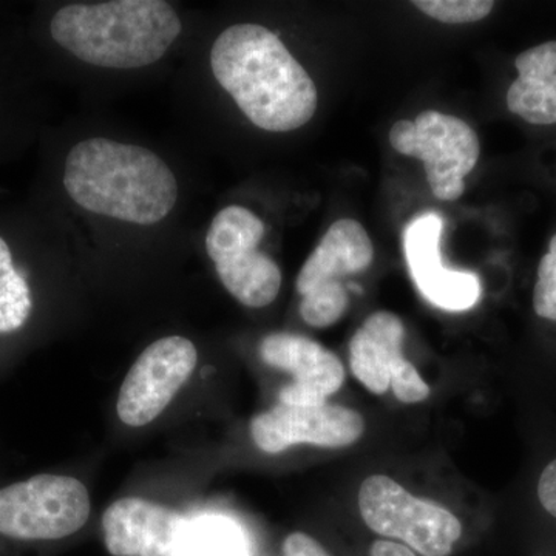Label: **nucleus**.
I'll use <instances>...</instances> for the list:
<instances>
[{"instance_id": "1", "label": "nucleus", "mask_w": 556, "mask_h": 556, "mask_svg": "<svg viewBox=\"0 0 556 556\" xmlns=\"http://www.w3.org/2000/svg\"><path fill=\"white\" fill-rule=\"evenodd\" d=\"M211 67L219 86L260 129H300L316 113V84L276 33L262 25H232L219 33Z\"/></svg>"}, {"instance_id": "2", "label": "nucleus", "mask_w": 556, "mask_h": 556, "mask_svg": "<svg viewBox=\"0 0 556 556\" xmlns=\"http://www.w3.org/2000/svg\"><path fill=\"white\" fill-rule=\"evenodd\" d=\"M64 188L86 211L142 226L163 222L178 200L177 178L156 153L105 138L70 150Z\"/></svg>"}, {"instance_id": "3", "label": "nucleus", "mask_w": 556, "mask_h": 556, "mask_svg": "<svg viewBox=\"0 0 556 556\" xmlns=\"http://www.w3.org/2000/svg\"><path fill=\"white\" fill-rule=\"evenodd\" d=\"M182 30L163 0H112L62 7L50 24L51 38L73 56L102 68L155 64Z\"/></svg>"}, {"instance_id": "4", "label": "nucleus", "mask_w": 556, "mask_h": 556, "mask_svg": "<svg viewBox=\"0 0 556 556\" xmlns=\"http://www.w3.org/2000/svg\"><path fill=\"white\" fill-rule=\"evenodd\" d=\"M263 237L262 219L243 206L223 208L207 230L206 251L223 287L249 308L270 305L281 288L277 263L258 251Z\"/></svg>"}, {"instance_id": "5", "label": "nucleus", "mask_w": 556, "mask_h": 556, "mask_svg": "<svg viewBox=\"0 0 556 556\" xmlns=\"http://www.w3.org/2000/svg\"><path fill=\"white\" fill-rule=\"evenodd\" d=\"M91 504L86 485L64 475H38L0 489V535L53 541L86 526Z\"/></svg>"}, {"instance_id": "6", "label": "nucleus", "mask_w": 556, "mask_h": 556, "mask_svg": "<svg viewBox=\"0 0 556 556\" xmlns=\"http://www.w3.org/2000/svg\"><path fill=\"white\" fill-rule=\"evenodd\" d=\"M358 508L372 532L404 541L422 556H448L463 535V526L452 511L413 496L382 475L362 482Z\"/></svg>"}, {"instance_id": "7", "label": "nucleus", "mask_w": 556, "mask_h": 556, "mask_svg": "<svg viewBox=\"0 0 556 556\" xmlns=\"http://www.w3.org/2000/svg\"><path fill=\"white\" fill-rule=\"evenodd\" d=\"M390 142L402 155L422 161L431 192L442 201L463 197L464 178L481 155L477 131L466 121L434 110H426L415 121H397L391 127Z\"/></svg>"}, {"instance_id": "8", "label": "nucleus", "mask_w": 556, "mask_h": 556, "mask_svg": "<svg viewBox=\"0 0 556 556\" xmlns=\"http://www.w3.org/2000/svg\"><path fill=\"white\" fill-rule=\"evenodd\" d=\"M197 364V348L186 338H164L146 348L121 386L119 419L129 427L155 420L188 382Z\"/></svg>"}, {"instance_id": "9", "label": "nucleus", "mask_w": 556, "mask_h": 556, "mask_svg": "<svg viewBox=\"0 0 556 556\" xmlns=\"http://www.w3.org/2000/svg\"><path fill=\"white\" fill-rule=\"evenodd\" d=\"M365 431L361 413L340 405L278 404L260 413L251 422L255 445L266 453L283 452L291 445L343 448L353 445Z\"/></svg>"}, {"instance_id": "10", "label": "nucleus", "mask_w": 556, "mask_h": 556, "mask_svg": "<svg viewBox=\"0 0 556 556\" xmlns=\"http://www.w3.org/2000/svg\"><path fill=\"white\" fill-rule=\"evenodd\" d=\"M190 522L141 497H123L104 511L102 532L113 556H185Z\"/></svg>"}, {"instance_id": "11", "label": "nucleus", "mask_w": 556, "mask_h": 556, "mask_svg": "<svg viewBox=\"0 0 556 556\" xmlns=\"http://www.w3.org/2000/svg\"><path fill=\"white\" fill-rule=\"evenodd\" d=\"M260 356L269 367L294 376L280 391V404L324 405L345 380V367L316 340L291 332H274L260 343Z\"/></svg>"}, {"instance_id": "12", "label": "nucleus", "mask_w": 556, "mask_h": 556, "mask_svg": "<svg viewBox=\"0 0 556 556\" xmlns=\"http://www.w3.org/2000/svg\"><path fill=\"white\" fill-rule=\"evenodd\" d=\"M442 229L444 219L437 214L420 215L409 223L404 237L409 274L420 294L438 308H473L481 299V283L475 274L444 268L439 249Z\"/></svg>"}, {"instance_id": "13", "label": "nucleus", "mask_w": 556, "mask_h": 556, "mask_svg": "<svg viewBox=\"0 0 556 556\" xmlns=\"http://www.w3.org/2000/svg\"><path fill=\"white\" fill-rule=\"evenodd\" d=\"M375 248L364 226L356 219L336 222L306 260L295 281L300 295L317 285L342 281L343 277L364 273L371 266Z\"/></svg>"}, {"instance_id": "14", "label": "nucleus", "mask_w": 556, "mask_h": 556, "mask_svg": "<svg viewBox=\"0 0 556 556\" xmlns=\"http://www.w3.org/2000/svg\"><path fill=\"white\" fill-rule=\"evenodd\" d=\"M405 328L396 314H371L350 342V365L358 382L375 394H386L394 365L404 357Z\"/></svg>"}, {"instance_id": "15", "label": "nucleus", "mask_w": 556, "mask_h": 556, "mask_svg": "<svg viewBox=\"0 0 556 556\" xmlns=\"http://www.w3.org/2000/svg\"><path fill=\"white\" fill-rule=\"evenodd\" d=\"M518 78L507 91V108L535 126L556 124V40L522 51Z\"/></svg>"}, {"instance_id": "16", "label": "nucleus", "mask_w": 556, "mask_h": 556, "mask_svg": "<svg viewBox=\"0 0 556 556\" xmlns=\"http://www.w3.org/2000/svg\"><path fill=\"white\" fill-rule=\"evenodd\" d=\"M33 309L30 287L14 268L13 255L0 237V334L20 331Z\"/></svg>"}, {"instance_id": "17", "label": "nucleus", "mask_w": 556, "mask_h": 556, "mask_svg": "<svg viewBox=\"0 0 556 556\" xmlns=\"http://www.w3.org/2000/svg\"><path fill=\"white\" fill-rule=\"evenodd\" d=\"M185 556H248L247 543L236 526L225 519L190 525Z\"/></svg>"}, {"instance_id": "18", "label": "nucleus", "mask_w": 556, "mask_h": 556, "mask_svg": "<svg viewBox=\"0 0 556 556\" xmlns=\"http://www.w3.org/2000/svg\"><path fill=\"white\" fill-rule=\"evenodd\" d=\"M300 303V316L314 328H328L338 324L350 305L348 288L342 281L317 285Z\"/></svg>"}, {"instance_id": "19", "label": "nucleus", "mask_w": 556, "mask_h": 556, "mask_svg": "<svg viewBox=\"0 0 556 556\" xmlns=\"http://www.w3.org/2000/svg\"><path fill=\"white\" fill-rule=\"evenodd\" d=\"M426 13L444 24H470L484 20L492 13V0H417L413 2Z\"/></svg>"}, {"instance_id": "20", "label": "nucleus", "mask_w": 556, "mask_h": 556, "mask_svg": "<svg viewBox=\"0 0 556 556\" xmlns=\"http://www.w3.org/2000/svg\"><path fill=\"white\" fill-rule=\"evenodd\" d=\"M533 309L538 317L556 324V233L552 237L547 252L538 266Z\"/></svg>"}, {"instance_id": "21", "label": "nucleus", "mask_w": 556, "mask_h": 556, "mask_svg": "<svg viewBox=\"0 0 556 556\" xmlns=\"http://www.w3.org/2000/svg\"><path fill=\"white\" fill-rule=\"evenodd\" d=\"M390 387L393 388L394 396L404 404H417L430 396V387L420 378L412 362L405 357L394 365L390 376Z\"/></svg>"}, {"instance_id": "22", "label": "nucleus", "mask_w": 556, "mask_h": 556, "mask_svg": "<svg viewBox=\"0 0 556 556\" xmlns=\"http://www.w3.org/2000/svg\"><path fill=\"white\" fill-rule=\"evenodd\" d=\"M536 492L541 506L556 519V459L544 468Z\"/></svg>"}, {"instance_id": "23", "label": "nucleus", "mask_w": 556, "mask_h": 556, "mask_svg": "<svg viewBox=\"0 0 556 556\" xmlns=\"http://www.w3.org/2000/svg\"><path fill=\"white\" fill-rule=\"evenodd\" d=\"M285 556H329L313 536L306 533H291L283 543Z\"/></svg>"}, {"instance_id": "24", "label": "nucleus", "mask_w": 556, "mask_h": 556, "mask_svg": "<svg viewBox=\"0 0 556 556\" xmlns=\"http://www.w3.org/2000/svg\"><path fill=\"white\" fill-rule=\"evenodd\" d=\"M369 556H416L415 552L393 541L379 540L372 544Z\"/></svg>"}]
</instances>
